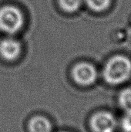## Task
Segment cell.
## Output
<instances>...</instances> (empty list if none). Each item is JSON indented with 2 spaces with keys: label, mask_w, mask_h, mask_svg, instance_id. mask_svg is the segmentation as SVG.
<instances>
[{
  "label": "cell",
  "mask_w": 131,
  "mask_h": 132,
  "mask_svg": "<svg viewBox=\"0 0 131 132\" xmlns=\"http://www.w3.org/2000/svg\"><path fill=\"white\" fill-rule=\"evenodd\" d=\"M104 81L112 86L127 82L131 77V60L126 56L115 55L110 57L103 68Z\"/></svg>",
  "instance_id": "cell-1"
},
{
  "label": "cell",
  "mask_w": 131,
  "mask_h": 132,
  "mask_svg": "<svg viewBox=\"0 0 131 132\" xmlns=\"http://www.w3.org/2000/svg\"><path fill=\"white\" fill-rule=\"evenodd\" d=\"M23 15L21 11L12 5L0 9V29L8 33L18 32L23 24Z\"/></svg>",
  "instance_id": "cell-2"
},
{
  "label": "cell",
  "mask_w": 131,
  "mask_h": 132,
  "mask_svg": "<svg viewBox=\"0 0 131 132\" xmlns=\"http://www.w3.org/2000/svg\"><path fill=\"white\" fill-rule=\"evenodd\" d=\"M71 76L76 84L81 87H89L97 81L98 72L92 63L79 62L73 66L71 70Z\"/></svg>",
  "instance_id": "cell-3"
},
{
  "label": "cell",
  "mask_w": 131,
  "mask_h": 132,
  "mask_svg": "<svg viewBox=\"0 0 131 132\" xmlns=\"http://www.w3.org/2000/svg\"><path fill=\"white\" fill-rule=\"evenodd\" d=\"M93 132H114L117 127V121L114 115L106 111L94 113L89 121Z\"/></svg>",
  "instance_id": "cell-4"
},
{
  "label": "cell",
  "mask_w": 131,
  "mask_h": 132,
  "mask_svg": "<svg viewBox=\"0 0 131 132\" xmlns=\"http://www.w3.org/2000/svg\"><path fill=\"white\" fill-rule=\"evenodd\" d=\"M21 53V45L14 39H5L0 43V54L6 60H16Z\"/></svg>",
  "instance_id": "cell-5"
},
{
  "label": "cell",
  "mask_w": 131,
  "mask_h": 132,
  "mask_svg": "<svg viewBox=\"0 0 131 132\" xmlns=\"http://www.w3.org/2000/svg\"><path fill=\"white\" fill-rule=\"evenodd\" d=\"M28 129L29 132H52L53 125L48 118L36 115L29 121Z\"/></svg>",
  "instance_id": "cell-6"
},
{
  "label": "cell",
  "mask_w": 131,
  "mask_h": 132,
  "mask_svg": "<svg viewBox=\"0 0 131 132\" xmlns=\"http://www.w3.org/2000/svg\"><path fill=\"white\" fill-rule=\"evenodd\" d=\"M118 104L124 112H131V87L124 88L120 92Z\"/></svg>",
  "instance_id": "cell-7"
},
{
  "label": "cell",
  "mask_w": 131,
  "mask_h": 132,
  "mask_svg": "<svg viewBox=\"0 0 131 132\" xmlns=\"http://www.w3.org/2000/svg\"><path fill=\"white\" fill-rule=\"evenodd\" d=\"M90 9L95 12L106 10L110 5L111 0H84Z\"/></svg>",
  "instance_id": "cell-8"
},
{
  "label": "cell",
  "mask_w": 131,
  "mask_h": 132,
  "mask_svg": "<svg viewBox=\"0 0 131 132\" xmlns=\"http://www.w3.org/2000/svg\"><path fill=\"white\" fill-rule=\"evenodd\" d=\"M58 2L61 9L67 12L77 11L81 5V0H58Z\"/></svg>",
  "instance_id": "cell-9"
},
{
  "label": "cell",
  "mask_w": 131,
  "mask_h": 132,
  "mask_svg": "<svg viewBox=\"0 0 131 132\" xmlns=\"http://www.w3.org/2000/svg\"><path fill=\"white\" fill-rule=\"evenodd\" d=\"M120 126L124 132H131V112H125L120 121Z\"/></svg>",
  "instance_id": "cell-10"
},
{
  "label": "cell",
  "mask_w": 131,
  "mask_h": 132,
  "mask_svg": "<svg viewBox=\"0 0 131 132\" xmlns=\"http://www.w3.org/2000/svg\"><path fill=\"white\" fill-rule=\"evenodd\" d=\"M59 132H69V131H59Z\"/></svg>",
  "instance_id": "cell-11"
}]
</instances>
